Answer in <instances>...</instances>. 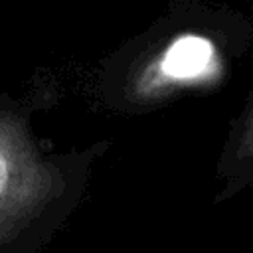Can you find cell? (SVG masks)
Segmentation results:
<instances>
[{
    "instance_id": "6da1fadb",
    "label": "cell",
    "mask_w": 253,
    "mask_h": 253,
    "mask_svg": "<svg viewBox=\"0 0 253 253\" xmlns=\"http://www.w3.org/2000/svg\"><path fill=\"white\" fill-rule=\"evenodd\" d=\"M57 174L40 160L18 117L0 113V243L53 196Z\"/></svg>"
},
{
    "instance_id": "7a4b0ae2",
    "label": "cell",
    "mask_w": 253,
    "mask_h": 253,
    "mask_svg": "<svg viewBox=\"0 0 253 253\" xmlns=\"http://www.w3.org/2000/svg\"><path fill=\"white\" fill-rule=\"evenodd\" d=\"M219 69L215 45L202 36H180L170 42L136 79L140 97H158L184 85L210 81Z\"/></svg>"
},
{
    "instance_id": "3957f363",
    "label": "cell",
    "mask_w": 253,
    "mask_h": 253,
    "mask_svg": "<svg viewBox=\"0 0 253 253\" xmlns=\"http://www.w3.org/2000/svg\"><path fill=\"white\" fill-rule=\"evenodd\" d=\"M235 156L241 158V160L253 158V109L247 115V121L241 128V132H239V138H237V144H235Z\"/></svg>"
}]
</instances>
